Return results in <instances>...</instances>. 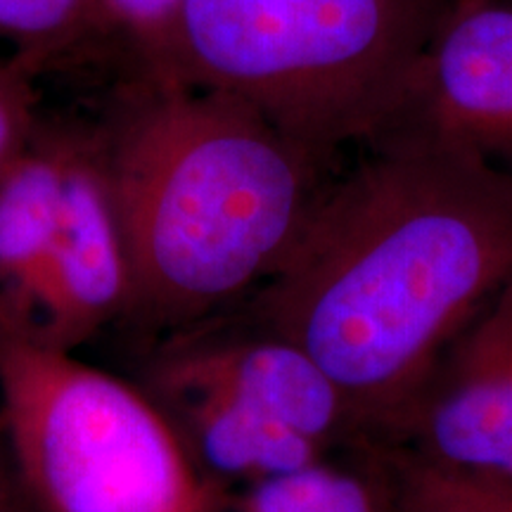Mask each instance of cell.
<instances>
[{"mask_svg": "<svg viewBox=\"0 0 512 512\" xmlns=\"http://www.w3.org/2000/svg\"><path fill=\"white\" fill-rule=\"evenodd\" d=\"M0 434L34 512H223L230 491L143 387L8 328Z\"/></svg>", "mask_w": 512, "mask_h": 512, "instance_id": "277c9868", "label": "cell"}, {"mask_svg": "<svg viewBox=\"0 0 512 512\" xmlns=\"http://www.w3.org/2000/svg\"><path fill=\"white\" fill-rule=\"evenodd\" d=\"M403 512H512V486L427 470L382 448Z\"/></svg>", "mask_w": 512, "mask_h": 512, "instance_id": "8fae6325", "label": "cell"}, {"mask_svg": "<svg viewBox=\"0 0 512 512\" xmlns=\"http://www.w3.org/2000/svg\"><path fill=\"white\" fill-rule=\"evenodd\" d=\"M185 0H98L107 36L124 41L136 76H152L162 64Z\"/></svg>", "mask_w": 512, "mask_h": 512, "instance_id": "7c38bea8", "label": "cell"}, {"mask_svg": "<svg viewBox=\"0 0 512 512\" xmlns=\"http://www.w3.org/2000/svg\"><path fill=\"white\" fill-rule=\"evenodd\" d=\"M93 136L131 273L124 323L159 337L278 273L339 169L245 102L138 76Z\"/></svg>", "mask_w": 512, "mask_h": 512, "instance_id": "7a4b0ae2", "label": "cell"}, {"mask_svg": "<svg viewBox=\"0 0 512 512\" xmlns=\"http://www.w3.org/2000/svg\"><path fill=\"white\" fill-rule=\"evenodd\" d=\"M380 138L446 145L512 174V0L451 5Z\"/></svg>", "mask_w": 512, "mask_h": 512, "instance_id": "5b68a950", "label": "cell"}, {"mask_svg": "<svg viewBox=\"0 0 512 512\" xmlns=\"http://www.w3.org/2000/svg\"><path fill=\"white\" fill-rule=\"evenodd\" d=\"M223 512H403V505L375 446L230 486Z\"/></svg>", "mask_w": 512, "mask_h": 512, "instance_id": "9c48e42d", "label": "cell"}, {"mask_svg": "<svg viewBox=\"0 0 512 512\" xmlns=\"http://www.w3.org/2000/svg\"><path fill=\"white\" fill-rule=\"evenodd\" d=\"M0 36L17 43V57L43 67L107 36L98 0H0Z\"/></svg>", "mask_w": 512, "mask_h": 512, "instance_id": "30bf717a", "label": "cell"}, {"mask_svg": "<svg viewBox=\"0 0 512 512\" xmlns=\"http://www.w3.org/2000/svg\"><path fill=\"white\" fill-rule=\"evenodd\" d=\"M69 131L38 128L0 181V328L22 330L64 209Z\"/></svg>", "mask_w": 512, "mask_h": 512, "instance_id": "ba28073f", "label": "cell"}, {"mask_svg": "<svg viewBox=\"0 0 512 512\" xmlns=\"http://www.w3.org/2000/svg\"><path fill=\"white\" fill-rule=\"evenodd\" d=\"M131 273L117 207L93 133L69 131L64 209L22 335L76 351L124 320Z\"/></svg>", "mask_w": 512, "mask_h": 512, "instance_id": "52a82bcc", "label": "cell"}, {"mask_svg": "<svg viewBox=\"0 0 512 512\" xmlns=\"http://www.w3.org/2000/svg\"><path fill=\"white\" fill-rule=\"evenodd\" d=\"M361 150L278 273L228 313L302 347L392 446L448 344L512 278V174L422 140Z\"/></svg>", "mask_w": 512, "mask_h": 512, "instance_id": "6da1fadb", "label": "cell"}, {"mask_svg": "<svg viewBox=\"0 0 512 512\" xmlns=\"http://www.w3.org/2000/svg\"><path fill=\"white\" fill-rule=\"evenodd\" d=\"M382 448L441 475L512 486V278L448 344L401 437Z\"/></svg>", "mask_w": 512, "mask_h": 512, "instance_id": "8992f818", "label": "cell"}, {"mask_svg": "<svg viewBox=\"0 0 512 512\" xmlns=\"http://www.w3.org/2000/svg\"><path fill=\"white\" fill-rule=\"evenodd\" d=\"M456 0H185L159 69L328 155L392 119Z\"/></svg>", "mask_w": 512, "mask_h": 512, "instance_id": "3957f363", "label": "cell"}, {"mask_svg": "<svg viewBox=\"0 0 512 512\" xmlns=\"http://www.w3.org/2000/svg\"><path fill=\"white\" fill-rule=\"evenodd\" d=\"M36 76L38 69L22 57L0 62V181L41 128Z\"/></svg>", "mask_w": 512, "mask_h": 512, "instance_id": "4fadbf2b", "label": "cell"}, {"mask_svg": "<svg viewBox=\"0 0 512 512\" xmlns=\"http://www.w3.org/2000/svg\"><path fill=\"white\" fill-rule=\"evenodd\" d=\"M0 512H34L0 434Z\"/></svg>", "mask_w": 512, "mask_h": 512, "instance_id": "5bb4252c", "label": "cell"}]
</instances>
